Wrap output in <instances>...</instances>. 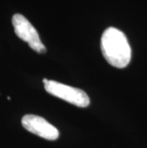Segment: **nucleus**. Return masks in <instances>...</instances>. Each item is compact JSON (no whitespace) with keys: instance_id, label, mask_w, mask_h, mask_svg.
<instances>
[{"instance_id":"obj_2","label":"nucleus","mask_w":147,"mask_h":148,"mask_svg":"<svg viewBox=\"0 0 147 148\" xmlns=\"http://www.w3.org/2000/svg\"><path fill=\"white\" fill-rule=\"evenodd\" d=\"M43 82L45 84V90L52 96L81 108H85L90 104L89 97L83 90L46 78L43 79Z\"/></svg>"},{"instance_id":"obj_4","label":"nucleus","mask_w":147,"mask_h":148,"mask_svg":"<svg viewBox=\"0 0 147 148\" xmlns=\"http://www.w3.org/2000/svg\"><path fill=\"white\" fill-rule=\"evenodd\" d=\"M21 122L26 130L45 140H55L59 137L57 129L42 116L36 115H25L21 119Z\"/></svg>"},{"instance_id":"obj_1","label":"nucleus","mask_w":147,"mask_h":148,"mask_svg":"<svg viewBox=\"0 0 147 148\" xmlns=\"http://www.w3.org/2000/svg\"><path fill=\"white\" fill-rule=\"evenodd\" d=\"M102 55L109 64L122 69L130 63L132 50L124 33L114 27L107 28L101 40Z\"/></svg>"},{"instance_id":"obj_3","label":"nucleus","mask_w":147,"mask_h":148,"mask_svg":"<svg viewBox=\"0 0 147 148\" xmlns=\"http://www.w3.org/2000/svg\"><path fill=\"white\" fill-rule=\"evenodd\" d=\"M12 25L15 34L20 39L29 44L34 51L39 53L46 52V47L40 40L38 32L24 15L19 14H14L12 16Z\"/></svg>"}]
</instances>
